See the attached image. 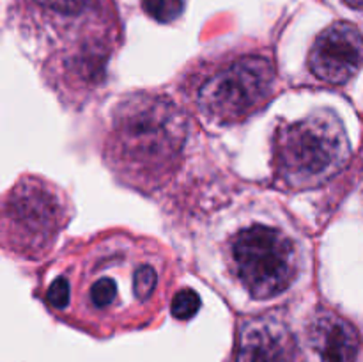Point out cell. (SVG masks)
<instances>
[{
    "instance_id": "1",
    "label": "cell",
    "mask_w": 363,
    "mask_h": 362,
    "mask_svg": "<svg viewBox=\"0 0 363 362\" xmlns=\"http://www.w3.org/2000/svg\"><path fill=\"white\" fill-rule=\"evenodd\" d=\"M184 141V114L162 96L138 94L113 109L105 151L124 180L151 188L176 169Z\"/></svg>"
},
{
    "instance_id": "2",
    "label": "cell",
    "mask_w": 363,
    "mask_h": 362,
    "mask_svg": "<svg viewBox=\"0 0 363 362\" xmlns=\"http://www.w3.org/2000/svg\"><path fill=\"white\" fill-rule=\"evenodd\" d=\"M351 155L342 121L318 110L294 123L280 124L273 135V170L291 190H308L340 172Z\"/></svg>"
},
{
    "instance_id": "3",
    "label": "cell",
    "mask_w": 363,
    "mask_h": 362,
    "mask_svg": "<svg viewBox=\"0 0 363 362\" xmlns=\"http://www.w3.org/2000/svg\"><path fill=\"white\" fill-rule=\"evenodd\" d=\"M275 67L262 55H240L213 66L195 85V103L208 119L234 124L269 99Z\"/></svg>"
},
{
    "instance_id": "4",
    "label": "cell",
    "mask_w": 363,
    "mask_h": 362,
    "mask_svg": "<svg viewBox=\"0 0 363 362\" xmlns=\"http://www.w3.org/2000/svg\"><path fill=\"white\" fill-rule=\"evenodd\" d=\"M229 259L241 286L257 300L277 297L298 273V248L279 227L252 224L229 241Z\"/></svg>"
},
{
    "instance_id": "5",
    "label": "cell",
    "mask_w": 363,
    "mask_h": 362,
    "mask_svg": "<svg viewBox=\"0 0 363 362\" xmlns=\"http://www.w3.org/2000/svg\"><path fill=\"white\" fill-rule=\"evenodd\" d=\"M103 254L89 266L80 283V302L91 316L117 318L128 305L155 300L162 286V266L149 258Z\"/></svg>"
},
{
    "instance_id": "6",
    "label": "cell",
    "mask_w": 363,
    "mask_h": 362,
    "mask_svg": "<svg viewBox=\"0 0 363 362\" xmlns=\"http://www.w3.org/2000/svg\"><path fill=\"white\" fill-rule=\"evenodd\" d=\"M67 220V206L55 187L25 177L4 201V241L13 252L38 258L52 247Z\"/></svg>"
},
{
    "instance_id": "7",
    "label": "cell",
    "mask_w": 363,
    "mask_h": 362,
    "mask_svg": "<svg viewBox=\"0 0 363 362\" xmlns=\"http://www.w3.org/2000/svg\"><path fill=\"white\" fill-rule=\"evenodd\" d=\"M363 64V34L347 21H337L321 32L312 45L308 67L318 80L346 84Z\"/></svg>"
},
{
    "instance_id": "8",
    "label": "cell",
    "mask_w": 363,
    "mask_h": 362,
    "mask_svg": "<svg viewBox=\"0 0 363 362\" xmlns=\"http://www.w3.org/2000/svg\"><path fill=\"white\" fill-rule=\"evenodd\" d=\"M294 351V337L280 316H255L240 327L236 362H293Z\"/></svg>"
},
{
    "instance_id": "9",
    "label": "cell",
    "mask_w": 363,
    "mask_h": 362,
    "mask_svg": "<svg viewBox=\"0 0 363 362\" xmlns=\"http://www.w3.org/2000/svg\"><path fill=\"white\" fill-rule=\"evenodd\" d=\"M307 337L321 362H354L360 351L358 330L332 309L315 311L308 323Z\"/></svg>"
},
{
    "instance_id": "10",
    "label": "cell",
    "mask_w": 363,
    "mask_h": 362,
    "mask_svg": "<svg viewBox=\"0 0 363 362\" xmlns=\"http://www.w3.org/2000/svg\"><path fill=\"white\" fill-rule=\"evenodd\" d=\"M142 9L160 23H170L183 13V0H142Z\"/></svg>"
},
{
    "instance_id": "11",
    "label": "cell",
    "mask_w": 363,
    "mask_h": 362,
    "mask_svg": "<svg viewBox=\"0 0 363 362\" xmlns=\"http://www.w3.org/2000/svg\"><path fill=\"white\" fill-rule=\"evenodd\" d=\"M30 2L53 16L74 18L87 9L91 0H30Z\"/></svg>"
},
{
    "instance_id": "12",
    "label": "cell",
    "mask_w": 363,
    "mask_h": 362,
    "mask_svg": "<svg viewBox=\"0 0 363 362\" xmlns=\"http://www.w3.org/2000/svg\"><path fill=\"white\" fill-rule=\"evenodd\" d=\"M199 307H201V297L191 287H184V290L177 291L172 298V304H170V311H172L174 318L184 319V322L194 318L197 314Z\"/></svg>"
},
{
    "instance_id": "13",
    "label": "cell",
    "mask_w": 363,
    "mask_h": 362,
    "mask_svg": "<svg viewBox=\"0 0 363 362\" xmlns=\"http://www.w3.org/2000/svg\"><path fill=\"white\" fill-rule=\"evenodd\" d=\"M347 6H351L353 9H360L363 11V0H346Z\"/></svg>"
}]
</instances>
